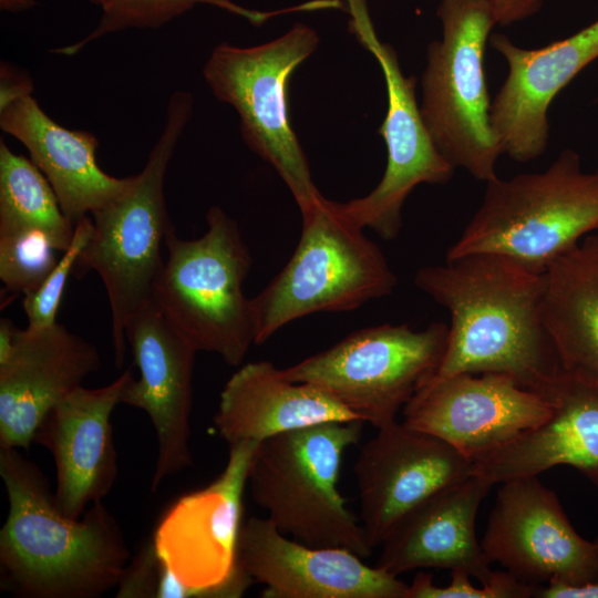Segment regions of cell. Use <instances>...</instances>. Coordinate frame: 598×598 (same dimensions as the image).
<instances>
[{
    "instance_id": "4fadbf2b",
    "label": "cell",
    "mask_w": 598,
    "mask_h": 598,
    "mask_svg": "<svg viewBox=\"0 0 598 598\" xmlns=\"http://www.w3.org/2000/svg\"><path fill=\"white\" fill-rule=\"evenodd\" d=\"M481 545L519 580L578 587L598 579V546L573 527L538 476L499 483Z\"/></svg>"
},
{
    "instance_id": "52a82bcc",
    "label": "cell",
    "mask_w": 598,
    "mask_h": 598,
    "mask_svg": "<svg viewBox=\"0 0 598 598\" xmlns=\"http://www.w3.org/2000/svg\"><path fill=\"white\" fill-rule=\"evenodd\" d=\"M206 223L199 238L167 234L152 300L197 351L235 367L256 344L251 298L243 289L252 260L236 221L220 207L209 208Z\"/></svg>"
},
{
    "instance_id": "3957f363",
    "label": "cell",
    "mask_w": 598,
    "mask_h": 598,
    "mask_svg": "<svg viewBox=\"0 0 598 598\" xmlns=\"http://www.w3.org/2000/svg\"><path fill=\"white\" fill-rule=\"evenodd\" d=\"M595 230L598 169L584 172L579 155L565 150L544 172L486 182L482 204L446 259L491 252L544 274Z\"/></svg>"
},
{
    "instance_id": "2e32d148",
    "label": "cell",
    "mask_w": 598,
    "mask_h": 598,
    "mask_svg": "<svg viewBox=\"0 0 598 598\" xmlns=\"http://www.w3.org/2000/svg\"><path fill=\"white\" fill-rule=\"evenodd\" d=\"M126 342L140 370L122 403L143 410L154 426L158 453L152 489L192 465L189 448L193 371L197 350L151 299L126 323Z\"/></svg>"
},
{
    "instance_id": "277c9868",
    "label": "cell",
    "mask_w": 598,
    "mask_h": 598,
    "mask_svg": "<svg viewBox=\"0 0 598 598\" xmlns=\"http://www.w3.org/2000/svg\"><path fill=\"white\" fill-rule=\"evenodd\" d=\"M192 109L188 92L172 94L164 130L145 166L123 195L91 214L92 235L75 264L74 275L93 270L105 287L117 367L125 358L126 323L152 299L154 281L164 264L161 248L174 229L165 204V173Z\"/></svg>"
},
{
    "instance_id": "6da1fadb",
    "label": "cell",
    "mask_w": 598,
    "mask_h": 598,
    "mask_svg": "<svg viewBox=\"0 0 598 598\" xmlns=\"http://www.w3.org/2000/svg\"><path fill=\"white\" fill-rule=\"evenodd\" d=\"M413 280L451 318L443 359L426 384L460 373H499L536 391L563 371L543 321L545 272L474 252L424 266Z\"/></svg>"
},
{
    "instance_id": "d4e9b609",
    "label": "cell",
    "mask_w": 598,
    "mask_h": 598,
    "mask_svg": "<svg viewBox=\"0 0 598 598\" xmlns=\"http://www.w3.org/2000/svg\"><path fill=\"white\" fill-rule=\"evenodd\" d=\"M542 315L563 370L598 385V231L549 265Z\"/></svg>"
},
{
    "instance_id": "7a4b0ae2",
    "label": "cell",
    "mask_w": 598,
    "mask_h": 598,
    "mask_svg": "<svg viewBox=\"0 0 598 598\" xmlns=\"http://www.w3.org/2000/svg\"><path fill=\"white\" fill-rule=\"evenodd\" d=\"M8 517L0 565L9 589L24 598H96L116 588L130 550L102 501L79 518L64 515L42 471L16 447H1Z\"/></svg>"
},
{
    "instance_id": "30bf717a",
    "label": "cell",
    "mask_w": 598,
    "mask_h": 598,
    "mask_svg": "<svg viewBox=\"0 0 598 598\" xmlns=\"http://www.w3.org/2000/svg\"><path fill=\"white\" fill-rule=\"evenodd\" d=\"M447 334L444 322L422 330L405 323L367 327L281 373L326 391L360 420L381 429L395 422L399 411L433 378Z\"/></svg>"
},
{
    "instance_id": "f1b7e54d",
    "label": "cell",
    "mask_w": 598,
    "mask_h": 598,
    "mask_svg": "<svg viewBox=\"0 0 598 598\" xmlns=\"http://www.w3.org/2000/svg\"><path fill=\"white\" fill-rule=\"evenodd\" d=\"M93 230L92 218L84 216L75 223L73 239L52 272L34 292L23 296L22 307L28 318L27 330L34 332L47 329L56 321V312L68 281L74 271L78 257Z\"/></svg>"
},
{
    "instance_id": "ffe728a7",
    "label": "cell",
    "mask_w": 598,
    "mask_h": 598,
    "mask_svg": "<svg viewBox=\"0 0 598 598\" xmlns=\"http://www.w3.org/2000/svg\"><path fill=\"white\" fill-rule=\"evenodd\" d=\"M100 367L96 347L59 322L17 329L0 359V447L28 450L47 414Z\"/></svg>"
},
{
    "instance_id": "ac0fdd59",
    "label": "cell",
    "mask_w": 598,
    "mask_h": 598,
    "mask_svg": "<svg viewBox=\"0 0 598 598\" xmlns=\"http://www.w3.org/2000/svg\"><path fill=\"white\" fill-rule=\"evenodd\" d=\"M491 47L508 64V74L491 103L492 127L502 153L517 162L532 161L547 147L553 100L598 59V19L543 48L517 47L501 33L492 35Z\"/></svg>"
},
{
    "instance_id": "7402d4cb",
    "label": "cell",
    "mask_w": 598,
    "mask_h": 598,
    "mask_svg": "<svg viewBox=\"0 0 598 598\" xmlns=\"http://www.w3.org/2000/svg\"><path fill=\"white\" fill-rule=\"evenodd\" d=\"M492 486L473 473L421 503L384 538L375 566L394 576L419 568L461 570L488 582L494 571L476 538L475 519Z\"/></svg>"
},
{
    "instance_id": "83f0119b",
    "label": "cell",
    "mask_w": 598,
    "mask_h": 598,
    "mask_svg": "<svg viewBox=\"0 0 598 598\" xmlns=\"http://www.w3.org/2000/svg\"><path fill=\"white\" fill-rule=\"evenodd\" d=\"M56 248L38 229L0 234V279L8 291L28 295L44 282L56 266Z\"/></svg>"
},
{
    "instance_id": "d6986e66",
    "label": "cell",
    "mask_w": 598,
    "mask_h": 598,
    "mask_svg": "<svg viewBox=\"0 0 598 598\" xmlns=\"http://www.w3.org/2000/svg\"><path fill=\"white\" fill-rule=\"evenodd\" d=\"M132 369L97 389L83 385L61 400L38 427L33 442L50 451L55 464L59 509L79 518L101 502L117 476L111 415L133 380Z\"/></svg>"
},
{
    "instance_id": "f546056e",
    "label": "cell",
    "mask_w": 598,
    "mask_h": 598,
    "mask_svg": "<svg viewBox=\"0 0 598 598\" xmlns=\"http://www.w3.org/2000/svg\"><path fill=\"white\" fill-rule=\"evenodd\" d=\"M451 573V581L444 587L435 585L430 574H416L409 585L408 598H529L535 597L538 589L537 585L524 582L506 570L494 571L481 588L473 586L468 574Z\"/></svg>"
},
{
    "instance_id": "d6a6232c",
    "label": "cell",
    "mask_w": 598,
    "mask_h": 598,
    "mask_svg": "<svg viewBox=\"0 0 598 598\" xmlns=\"http://www.w3.org/2000/svg\"><path fill=\"white\" fill-rule=\"evenodd\" d=\"M598 546V537L595 539ZM535 597L539 598H598V579L584 586L573 587L549 582L538 587Z\"/></svg>"
},
{
    "instance_id": "9c48e42d",
    "label": "cell",
    "mask_w": 598,
    "mask_h": 598,
    "mask_svg": "<svg viewBox=\"0 0 598 598\" xmlns=\"http://www.w3.org/2000/svg\"><path fill=\"white\" fill-rule=\"evenodd\" d=\"M318 43L312 28L296 23L283 35L256 47L221 43L204 68L214 95L238 112L247 146L275 168L300 212L322 194L311 178L308 159L290 124L288 83Z\"/></svg>"
},
{
    "instance_id": "603a6c76",
    "label": "cell",
    "mask_w": 598,
    "mask_h": 598,
    "mask_svg": "<svg viewBox=\"0 0 598 598\" xmlns=\"http://www.w3.org/2000/svg\"><path fill=\"white\" fill-rule=\"evenodd\" d=\"M31 93L0 102V126L27 147L31 161L54 189L63 213L75 224L123 195L134 175L118 178L102 171L96 162V137L55 123Z\"/></svg>"
},
{
    "instance_id": "8fae6325",
    "label": "cell",
    "mask_w": 598,
    "mask_h": 598,
    "mask_svg": "<svg viewBox=\"0 0 598 598\" xmlns=\"http://www.w3.org/2000/svg\"><path fill=\"white\" fill-rule=\"evenodd\" d=\"M259 443L229 445L228 462L208 486L179 497L153 537L155 551L183 586L184 598L240 597L252 580L237 558L241 498Z\"/></svg>"
},
{
    "instance_id": "836d02e7",
    "label": "cell",
    "mask_w": 598,
    "mask_h": 598,
    "mask_svg": "<svg viewBox=\"0 0 598 598\" xmlns=\"http://www.w3.org/2000/svg\"><path fill=\"white\" fill-rule=\"evenodd\" d=\"M30 6H32V0H1V7L10 10L25 9Z\"/></svg>"
},
{
    "instance_id": "5bb4252c",
    "label": "cell",
    "mask_w": 598,
    "mask_h": 598,
    "mask_svg": "<svg viewBox=\"0 0 598 598\" xmlns=\"http://www.w3.org/2000/svg\"><path fill=\"white\" fill-rule=\"evenodd\" d=\"M403 423L455 447L472 462L544 422L550 403L499 373H460L423 386Z\"/></svg>"
},
{
    "instance_id": "e0dca14e",
    "label": "cell",
    "mask_w": 598,
    "mask_h": 598,
    "mask_svg": "<svg viewBox=\"0 0 598 598\" xmlns=\"http://www.w3.org/2000/svg\"><path fill=\"white\" fill-rule=\"evenodd\" d=\"M238 566L265 585L262 598H408L409 585L342 547L289 539L267 517L240 527Z\"/></svg>"
},
{
    "instance_id": "1f68e13d",
    "label": "cell",
    "mask_w": 598,
    "mask_h": 598,
    "mask_svg": "<svg viewBox=\"0 0 598 598\" xmlns=\"http://www.w3.org/2000/svg\"><path fill=\"white\" fill-rule=\"evenodd\" d=\"M497 24L508 25L522 21L543 6V0H487Z\"/></svg>"
},
{
    "instance_id": "8992f818",
    "label": "cell",
    "mask_w": 598,
    "mask_h": 598,
    "mask_svg": "<svg viewBox=\"0 0 598 598\" xmlns=\"http://www.w3.org/2000/svg\"><path fill=\"white\" fill-rule=\"evenodd\" d=\"M299 241L285 267L254 298L256 344L297 319L354 310L390 295L398 278L379 246L321 196L300 212Z\"/></svg>"
},
{
    "instance_id": "4dcf8cb0",
    "label": "cell",
    "mask_w": 598,
    "mask_h": 598,
    "mask_svg": "<svg viewBox=\"0 0 598 598\" xmlns=\"http://www.w3.org/2000/svg\"><path fill=\"white\" fill-rule=\"evenodd\" d=\"M161 569V560L155 551L153 542H150L132 559L121 579L117 588L118 598L155 597Z\"/></svg>"
},
{
    "instance_id": "44dd1931",
    "label": "cell",
    "mask_w": 598,
    "mask_h": 598,
    "mask_svg": "<svg viewBox=\"0 0 598 598\" xmlns=\"http://www.w3.org/2000/svg\"><path fill=\"white\" fill-rule=\"evenodd\" d=\"M536 392L550 403V415L474 460L473 473L494 485L568 465L598 487V385L563 370Z\"/></svg>"
},
{
    "instance_id": "cb8c5ba5",
    "label": "cell",
    "mask_w": 598,
    "mask_h": 598,
    "mask_svg": "<svg viewBox=\"0 0 598 598\" xmlns=\"http://www.w3.org/2000/svg\"><path fill=\"white\" fill-rule=\"evenodd\" d=\"M360 420L326 391L286 379L266 360L248 362L226 382L214 426L228 445L331 421Z\"/></svg>"
},
{
    "instance_id": "9a60e30c",
    "label": "cell",
    "mask_w": 598,
    "mask_h": 598,
    "mask_svg": "<svg viewBox=\"0 0 598 598\" xmlns=\"http://www.w3.org/2000/svg\"><path fill=\"white\" fill-rule=\"evenodd\" d=\"M353 471L361 525L375 547L409 512L473 474V462L446 442L395 421L361 447Z\"/></svg>"
},
{
    "instance_id": "484cf974",
    "label": "cell",
    "mask_w": 598,
    "mask_h": 598,
    "mask_svg": "<svg viewBox=\"0 0 598 598\" xmlns=\"http://www.w3.org/2000/svg\"><path fill=\"white\" fill-rule=\"evenodd\" d=\"M75 224L63 213L54 189L39 167L0 141V234L43 231L59 251L69 248Z\"/></svg>"
},
{
    "instance_id": "7c38bea8",
    "label": "cell",
    "mask_w": 598,
    "mask_h": 598,
    "mask_svg": "<svg viewBox=\"0 0 598 598\" xmlns=\"http://www.w3.org/2000/svg\"><path fill=\"white\" fill-rule=\"evenodd\" d=\"M349 30L378 61L383 73L388 109L378 133L386 146L382 179L368 195L341 203L344 213L360 227L381 238H396L402 227L401 210L420 184H445L454 167L435 146L416 102V79L404 76L395 50L375 33L367 0H342Z\"/></svg>"
},
{
    "instance_id": "ba28073f",
    "label": "cell",
    "mask_w": 598,
    "mask_h": 598,
    "mask_svg": "<svg viewBox=\"0 0 598 598\" xmlns=\"http://www.w3.org/2000/svg\"><path fill=\"white\" fill-rule=\"evenodd\" d=\"M436 14L442 39L427 48L421 114L442 156L486 183L497 177L502 154L483 68L497 23L487 0H440Z\"/></svg>"
},
{
    "instance_id": "5b68a950",
    "label": "cell",
    "mask_w": 598,
    "mask_h": 598,
    "mask_svg": "<svg viewBox=\"0 0 598 598\" xmlns=\"http://www.w3.org/2000/svg\"><path fill=\"white\" fill-rule=\"evenodd\" d=\"M362 420L318 423L260 442L247 484L252 501L283 534L312 547H342L367 558L373 547L338 489L344 451Z\"/></svg>"
},
{
    "instance_id": "4316f807",
    "label": "cell",
    "mask_w": 598,
    "mask_h": 598,
    "mask_svg": "<svg viewBox=\"0 0 598 598\" xmlns=\"http://www.w3.org/2000/svg\"><path fill=\"white\" fill-rule=\"evenodd\" d=\"M102 11L96 28L85 38L70 45L54 49L52 52L73 55L89 43L131 28H158L185 13L196 4H210L233 14L247 19L254 25H261L268 19L288 12L312 11L316 3L311 0L298 6L276 11H257L244 8L233 0H89Z\"/></svg>"
}]
</instances>
